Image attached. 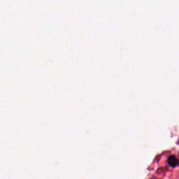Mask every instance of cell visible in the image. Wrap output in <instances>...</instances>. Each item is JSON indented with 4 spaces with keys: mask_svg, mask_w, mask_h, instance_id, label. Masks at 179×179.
Segmentation results:
<instances>
[{
    "mask_svg": "<svg viewBox=\"0 0 179 179\" xmlns=\"http://www.w3.org/2000/svg\"><path fill=\"white\" fill-rule=\"evenodd\" d=\"M168 162L170 166L173 168L176 167V165L178 164V160H177L176 157L174 155L170 156V157L168 158Z\"/></svg>",
    "mask_w": 179,
    "mask_h": 179,
    "instance_id": "6da1fadb",
    "label": "cell"
},
{
    "mask_svg": "<svg viewBox=\"0 0 179 179\" xmlns=\"http://www.w3.org/2000/svg\"><path fill=\"white\" fill-rule=\"evenodd\" d=\"M178 165H179V160H178Z\"/></svg>",
    "mask_w": 179,
    "mask_h": 179,
    "instance_id": "7a4b0ae2",
    "label": "cell"
}]
</instances>
